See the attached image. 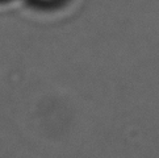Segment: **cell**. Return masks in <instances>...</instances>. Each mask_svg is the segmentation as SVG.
<instances>
[]
</instances>
